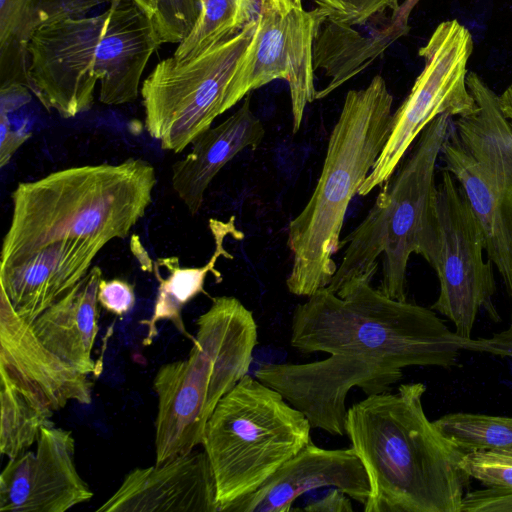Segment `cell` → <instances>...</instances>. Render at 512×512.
Wrapping results in <instances>:
<instances>
[{
	"mask_svg": "<svg viewBox=\"0 0 512 512\" xmlns=\"http://www.w3.org/2000/svg\"><path fill=\"white\" fill-rule=\"evenodd\" d=\"M421 382L367 395L347 412L346 435L370 485L364 512H461L466 453L425 414Z\"/></svg>",
	"mask_w": 512,
	"mask_h": 512,
	"instance_id": "obj_1",
	"label": "cell"
},
{
	"mask_svg": "<svg viewBox=\"0 0 512 512\" xmlns=\"http://www.w3.org/2000/svg\"><path fill=\"white\" fill-rule=\"evenodd\" d=\"M290 344L302 353L358 355L398 369L450 368L461 350L480 352L478 339L451 331L431 308L392 299L359 279L298 304Z\"/></svg>",
	"mask_w": 512,
	"mask_h": 512,
	"instance_id": "obj_2",
	"label": "cell"
},
{
	"mask_svg": "<svg viewBox=\"0 0 512 512\" xmlns=\"http://www.w3.org/2000/svg\"><path fill=\"white\" fill-rule=\"evenodd\" d=\"M155 185L154 167L136 158L70 167L18 183L0 265L62 240L105 246L127 237L150 206Z\"/></svg>",
	"mask_w": 512,
	"mask_h": 512,
	"instance_id": "obj_3",
	"label": "cell"
},
{
	"mask_svg": "<svg viewBox=\"0 0 512 512\" xmlns=\"http://www.w3.org/2000/svg\"><path fill=\"white\" fill-rule=\"evenodd\" d=\"M393 96L381 75L347 92L330 133L315 189L288 225L292 267L288 291L310 297L331 282L351 199L373 169L391 132Z\"/></svg>",
	"mask_w": 512,
	"mask_h": 512,
	"instance_id": "obj_4",
	"label": "cell"
},
{
	"mask_svg": "<svg viewBox=\"0 0 512 512\" xmlns=\"http://www.w3.org/2000/svg\"><path fill=\"white\" fill-rule=\"evenodd\" d=\"M453 117L432 120L397 173L384 183L374 205L360 224L340 240L342 261L327 287L337 293L353 279L371 283L382 257L384 295L407 301L406 273L412 254L432 264L437 247L435 217L437 161Z\"/></svg>",
	"mask_w": 512,
	"mask_h": 512,
	"instance_id": "obj_5",
	"label": "cell"
},
{
	"mask_svg": "<svg viewBox=\"0 0 512 512\" xmlns=\"http://www.w3.org/2000/svg\"><path fill=\"white\" fill-rule=\"evenodd\" d=\"M188 357L159 367L153 389L155 464L202 445L217 404L247 373L257 344L253 313L233 296L212 298Z\"/></svg>",
	"mask_w": 512,
	"mask_h": 512,
	"instance_id": "obj_6",
	"label": "cell"
},
{
	"mask_svg": "<svg viewBox=\"0 0 512 512\" xmlns=\"http://www.w3.org/2000/svg\"><path fill=\"white\" fill-rule=\"evenodd\" d=\"M305 415L246 374L217 404L203 440L220 508L256 491L311 440Z\"/></svg>",
	"mask_w": 512,
	"mask_h": 512,
	"instance_id": "obj_7",
	"label": "cell"
},
{
	"mask_svg": "<svg viewBox=\"0 0 512 512\" xmlns=\"http://www.w3.org/2000/svg\"><path fill=\"white\" fill-rule=\"evenodd\" d=\"M467 86L478 108L453 119L443 143V169L465 194L486 241V254L512 291V128L498 95L475 72Z\"/></svg>",
	"mask_w": 512,
	"mask_h": 512,
	"instance_id": "obj_8",
	"label": "cell"
},
{
	"mask_svg": "<svg viewBox=\"0 0 512 512\" xmlns=\"http://www.w3.org/2000/svg\"><path fill=\"white\" fill-rule=\"evenodd\" d=\"M256 25V18L234 36L197 56L160 61L141 86L145 128L163 150L182 152L232 108L233 76Z\"/></svg>",
	"mask_w": 512,
	"mask_h": 512,
	"instance_id": "obj_9",
	"label": "cell"
},
{
	"mask_svg": "<svg viewBox=\"0 0 512 512\" xmlns=\"http://www.w3.org/2000/svg\"><path fill=\"white\" fill-rule=\"evenodd\" d=\"M473 47L471 33L456 19L438 24L420 47L418 53L424 59V68L393 113L390 135L358 195L366 196L386 183L414 140L436 117L447 114L457 118L477 110L466 82Z\"/></svg>",
	"mask_w": 512,
	"mask_h": 512,
	"instance_id": "obj_10",
	"label": "cell"
},
{
	"mask_svg": "<svg viewBox=\"0 0 512 512\" xmlns=\"http://www.w3.org/2000/svg\"><path fill=\"white\" fill-rule=\"evenodd\" d=\"M437 247L430 265L440 292L431 309L448 318L455 333L471 338L480 309L494 322L501 320L493 303L496 292L493 263L484 259L482 227L453 175L442 169L436 186Z\"/></svg>",
	"mask_w": 512,
	"mask_h": 512,
	"instance_id": "obj_11",
	"label": "cell"
},
{
	"mask_svg": "<svg viewBox=\"0 0 512 512\" xmlns=\"http://www.w3.org/2000/svg\"><path fill=\"white\" fill-rule=\"evenodd\" d=\"M327 13L305 10L296 0H262L253 35L231 83L235 105L274 80L289 86L293 132L301 127L307 104L315 100L313 45Z\"/></svg>",
	"mask_w": 512,
	"mask_h": 512,
	"instance_id": "obj_12",
	"label": "cell"
},
{
	"mask_svg": "<svg viewBox=\"0 0 512 512\" xmlns=\"http://www.w3.org/2000/svg\"><path fill=\"white\" fill-rule=\"evenodd\" d=\"M106 12L63 16L41 24L27 46V87L48 110L72 118L94 100Z\"/></svg>",
	"mask_w": 512,
	"mask_h": 512,
	"instance_id": "obj_13",
	"label": "cell"
},
{
	"mask_svg": "<svg viewBox=\"0 0 512 512\" xmlns=\"http://www.w3.org/2000/svg\"><path fill=\"white\" fill-rule=\"evenodd\" d=\"M402 377V369L349 354H330L325 360L303 364L266 365L256 373L258 380L302 412L312 428L335 436L346 435L345 400L353 387L366 395L383 393Z\"/></svg>",
	"mask_w": 512,
	"mask_h": 512,
	"instance_id": "obj_14",
	"label": "cell"
},
{
	"mask_svg": "<svg viewBox=\"0 0 512 512\" xmlns=\"http://www.w3.org/2000/svg\"><path fill=\"white\" fill-rule=\"evenodd\" d=\"M93 497L75 465L72 431L44 426L36 450L9 459L0 476L1 512H65Z\"/></svg>",
	"mask_w": 512,
	"mask_h": 512,
	"instance_id": "obj_15",
	"label": "cell"
},
{
	"mask_svg": "<svg viewBox=\"0 0 512 512\" xmlns=\"http://www.w3.org/2000/svg\"><path fill=\"white\" fill-rule=\"evenodd\" d=\"M0 370L35 400L52 411L70 401L88 405L91 383L84 374L48 349L30 322L19 316L0 292Z\"/></svg>",
	"mask_w": 512,
	"mask_h": 512,
	"instance_id": "obj_16",
	"label": "cell"
},
{
	"mask_svg": "<svg viewBox=\"0 0 512 512\" xmlns=\"http://www.w3.org/2000/svg\"><path fill=\"white\" fill-rule=\"evenodd\" d=\"M332 487L366 504L370 485L355 450L324 449L312 441L285 462L256 491L220 508V512H290L304 493Z\"/></svg>",
	"mask_w": 512,
	"mask_h": 512,
	"instance_id": "obj_17",
	"label": "cell"
},
{
	"mask_svg": "<svg viewBox=\"0 0 512 512\" xmlns=\"http://www.w3.org/2000/svg\"><path fill=\"white\" fill-rule=\"evenodd\" d=\"M97 512H219L214 474L205 451L129 471Z\"/></svg>",
	"mask_w": 512,
	"mask_h": 512,
	"instance_id": "obj_18",
	"label": "cell"
},
{
	"mask_svg": "<svg viewBox=\"0 0 512 512\" xmlns=\"http://www.w3.org/2000/svg\"><path fill=\"white\" fill-rule=\"evenodd\" d=\"M104 246L73 239L46 245L0 265V286L19 316L32 322L90 270Z\"/></svg>",
	"mask_w": 512,
	"mask_h": 512,
	"instance_id": "obj_19",
	"label": "cell"
},
{
	"mask_svg": "<svg viewBox=\"0 0 512 512\" xmlns=\"http://www.w3.org/2000/svg\"><path fill=\"white\" fill-rule=\"evenodd\" d=\"M105 12L99 101L121 105L137 98L144 69L160 44L149 18L132 0H112Z\"/></svg>",
	"mask_w": 512,
	"mask_h": 512,
	"instance_id": "obj_20",
	"label": "cell"
},
{
	"mask_svg": "<svg viewBox=\"0 0 512 512\" xmlns=\"http://www.w3.org/2000/svg\"><path fill=\"white\" fill-rule=\"evenodd\" d=\"M264 135L248 94L231 116L194 139L190 152L173 164L171 177L173 190L191 215L200 211L205 192L219 171L242 150L256 149Z\"/></svg>",
	"mask_w": 512,
	"mask_h": 512,
	"instance_id": "obj_21",
	"label": "cell"
},
{
	"mask_svg": "<svg viewBox=\"0 0 512 512\" xmlns=\"http://www.w3.org/2000/svg\"><path fill=\"white\" fill-rule=\"evenodd\" d=\"M98 266L31 322L40 341L76 370L90 374L96 365L92 350L98 333Z\"/></svg>",
	"mask_w": 512,
	"mask_h": 512,
	"instance_id": "obj_22",
	"label": "cell"
},
{
	"mask_svg": "<svg viewBox=\"0 0 512 512\" xmlns=\"http://www.w3.org/2000/svg\"><path fill=\"white\" fill-rule=\"evenodd\" d=\"M112 0H0L1 91L27 87V46L43 23L63 16H85Z\"/></svg>",
	"mask_w": 512,
	"mask_h": 512,
	"instance_id": "obj_23",
	"label": "cell"
},
{
	"mask_svg": "<svg viewBox=\"0 0 512 512\" xmlns=\"http://www.w3.org/2000/svg\"><path fill=\"white\" fill-rule=\"evenodd\" d=\"M209 229L213 235L215 248L209 261L201 267H181L178 257L159 258L155 262L168 271L166 278H163L157 269H153L158 281L157 296L154 305L153 315L149 320L142 321L148 326L147 337L144 340L146 345L150 344L157 335V323L163 320L171 321L174 326L186 337H192L186 330L182 310L184 306L200 293H205L204 284L208 273H212L217 282L222 280V275L216 270V262L219 257L233 259V256L224 248V240L228 235L241 240L244 235L236 228L235 217L231 216L228 221L218 219L209 220Z\"/></svg>",
	"mask_w": 512,
	"mask_h": 512,
	"instance_id": "obj_24",
	"label": "cell"
},
{
	"mask_svg": "<svg viewBox=\"0 0 512 512\" xmlns=\"http://www.w3.org/2000/svg\"><path fill=\"white\" fill-rule=\"evenodd\" d=\"M395 41L385 25L363 35L354 27L326 19L314 39L313 65L315 71H324L328 83L316 90L315 100L327 97L365 70Z\"/></svg>",
	"mask_w": 512,
	"mask_h": 512,
	"instance_id": "obj_25",
	"label": "cell"
},
{
	"mask_svg": "<svg viewBox=\"0 0 512 512\" xmlns=\"http://www.w3.org/2000/svg\"><path fill=\"white\" fill-rule=\"evenodd\" d=\"M0 451L9 459L37 442L41 429L53 425L54 411L29 396L0 370Z\"/></svg>",
	"mask_w": 512,
	"mask_h": 512,
	"instance_id": "obj_26",
	"label": "cell"
},
{
	"mask_svg": "<svg viewBox=\"0 0 512 512\" xmlns=\"http://www.w3.org/2000/svg\"><path fill=\"white\" fill-rule=\"evenodd\" d=\"M200 14L190 33L178 44L173 56H197L226 40L253 21L252 0H200Z\"/></svg>",
	"mask_w": 512,
	"mask_h": 512,
	"instance_id": "obj_27",
	"label": "cell"
},
{
	"mask_svg": "<svg viewBox=\"0 0 512 512\" xmlns=\"http://www.w3.org/2000/svg\"><path fill=\"white\" fill-rule=\"evenodd\" d=\"M440 432L465 452L512 448V418L467 412L433 421Z\"/></svg>",
	"mask_w": 512,
	"mask_h": 512,
	"instance_id": "obj_28",
	"label": "cell"
},
{
	"mask_svg": "<svg viewBox=\"0 0 512 512\" xmlns=\"http://www.w3.org/2000/svg\"><path fill=\"white\" fill-rule=\"evenodd\" d=\"M149 18L160 45L180 43L194 27L200 0H132Z\"/></svg>",
	"mask_w": 512,
	"mask_h": 512,
	"instance_id": "obj_29",
	"label": "cell"
},
{
	"mask_svg": "<svg viewBox=\"0 0 512 512\" xmlns=\"http://www.w3.org/2000/svg\"><path fill=\"white\" fill-rule=\"evenodd\" d=\"M459 465L486 487L512 490V448L469 451Z\"/></svg>",
	"mask_w": 512,
	"mask_h": 512,
	"instance_id": "obj_30",
	"label": "cell"
},
{
	"mask_svg": "<svg viewBox=\"0 0 512 512\" xmlns=\"http://www.w3.org/2000/svg\"><path fill=\"white\" fill-rule=\"evenodd\" d=\"M327 13V20L346 26H362L386 11L394 13L400 0H312Z\"/></svg>",
	"mask_w": 512,
	"mask_h": 512,
	"instance_id": "obj_31",
	"label": "cell"
},
{
	"mask_svg": "<svg viewBox=\"0 0 512 512\" xmlns=\"http://www.w3.org/2000/svg\"><path fill=\"white\" fill-rule=\"evenodd\" d=\"M97 298L106 311L116 316L128 314L136 302L134 286L122 279H102Z\"/></svg>",
	"mask_w": 512,
	"mask_h": 512,
	"instance_id": "obj_32",
	"label": "cell"
},
{
	"mask_svg": "<svg viewBox=\"0 0 512 512\" xmlns=\"http://www.w3.org/2000/svg\"><path fill=\"white\" fill-rule=\"evenodd\" d=\"M461 512H512V490L487 487L465 494Z\"/></svg>",
	"mask_w": 512,
	"mask_h": 512,
	"instance_id": "obj_33",
	"label": "cell"
},
{
	"mask_svg": "<svg viewBox=\"0 0 512 512\" xmlns=\"http://www.w3.org/2000/svg\"><path fill=\"white\" fill-rule=\"evenodd\" d=\"M31 136L28 130L16 127L0 115V166L4 167L18 148Z\"/></svg>",
	"mask_w": 512,
	"mask_h": 512,
	"instance_id": "obj_34",
	"label": "cell"
},
{
	"mask_svg": "<svg viewBox=\"0 0 512 512\" xmlns=\"http://www.w3.org/2000/svg\"><path fill=\"white\" fill-rule=\"evenodd\" d=\"M307 512H353L351 498L341 489L332 488L323 498L307 504Z\"/></svg>",
	"mask_w": 512,
	"mask_h": 512,
	"instance_id": "obj_35",
	"label": "cell"
},
{
	"mask_svg": "<svg viewBox=\"0 0 512 512\" xmlns=\"http://www.w3.org/2000/svg\"><path fill=\"white\" fill-rule=\"evenodd\" d=\"M481 352L502 357H512V314L509 327L491 338H478Z\"/></svg>",
	"mask_w": 512,
	"mask_h": 512,
	"instance_id": "obj_36",
	"label": "cell"
},
{
	"mask_svg": "<svg viewBox=\"0 0 512 512\" xmlns=\"http://www.w3.org/2000/svg\"><path fill=\"white\" fill-rule=\"evenodd\" d=\"M419 2L420 0H404L399 8L391 14L385 27L396 40L408 34L410 14Z\"/></svg>",
	"mask_w": 512,
	"mask_h": 512,
	"instance_id": "obj_37",
	"label": "cell"
},
{
	"mask_svg": "<svg viewBox=\"0 0 512 512\" xmlns=\"http://www.w3.org/2000/svg\"><path fill=\"white\" fill-rule=\"evenodd\" d=\"M500 108L512 128V83L498 95Z\"/></svg>",
	"mask_w": 512,
	"mask_h": 512,
	"instance_id": "obj_38",
	"label": "cell"
},
{
	"mask_svg": "<svg viewBox=\"0 0 512 512\" xmlns=\"http://www.w3.org/2000/svg\"><path fill=\"white\" fill-rule=\"evenodd\" d=\"M508 294H509V296H510V297H511V299H512V291H511V292H509Z\"/></svg>",
	"mask_w": 512,
	"mask_h": 512,
	"instance_id": "obj_39",
	"label": "cell"
},
{
	"mask_svg": "<svg viewBox=\"0 0 512 512\" xmlns=\"http://www.w3.org/2000/svg\"><path fill=\"white\" fill-rule=\"evenodd\" d=\"M261 1H262V0H261ZM296 1H298V2H302V0H296Z\"/></svg>",
	"mask_w": 512,
	"mask_h": 512,
	"instance_id": "obj_40",
	"label": "cell"
}]
</instances>
